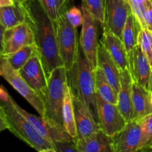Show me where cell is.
I'll return each mask as SVG.
<instances>
[{
    "mask_svg": "<svg viewBox=\"0 0 152 152\" xmlns=\"http://www.w3.org/2000/svg\"><path fill=\"white\" fill-rule=\"evenodd\" d=\"M39 152H59V151H58L57 150L55 149V148H48V149H44Z\"/></svg>",
    "mask_w": 152,
    "mask_h": 152,
    "instance_id": "ab89813d",
    "label": "cell"
},
{
    "mask_svg": "<svg viewBox=\"0 0 152 152\" xmlns=\"http://www.w3.org/2000/svg\"><path fill=\"white\" fill-rule=\"evenodd\" d=\"M117 105L126 121H130L133 116L132 79L128 68L120 71V86L117 93Z\"/></svg>",
    "mask_w": 152,
    "mask_h": 152,
    "instance_id": "e0dca14e",
    "label": "cell"
},
{
    "mask_svg": "<svg viewBox=\"0 0 152 152\" xmlns=\"http://www.w3.org/2000/svg\"><path fill=\"white\" fill-rule=\"evenodd\" d=\"M28 12L25 3L14 1L13 4L0 7V22L7 29L28 21Z\"/></svg>",
    "mask_w": 152,
    "mask_h": 152,
    "instance_id": "44dd1931",
    "label": "cell"
},
{
    "mask_svg": "<svg viewBox=\"0 0 152 152\" xmlns=\"http://www.w3.org/2000/svg\"><path fill=\"white\" fill-rule=\"evenodd\" d=\"M140 29L136 18L134 16L133 13H132L128 17L121 35V39L127 53L137 45L138 33Z\"/></svg>",
    "mask_w": 152,
    "mask_h": 152,
    "instance_id": "cb8c5ba5",
    "label": "cell"
},
{
    "mask_svg": "<svg viewBox=\"0 0 152 152\" xmlns=\"http://www.w3.org/2000/svg\"><path fill=\"white\" fill-rule=\"evenodd\" d=\"M13 3H14V1L13 0H0V7L11 5Z\"/></svg>",
    "mask_w": 152,
    "mask_h": 152,
    "instance_id": "74e56055",
    "label": "cell"
},
{
    "mask_svg": "<svg viewBox=\"0 0 152 152\" xmlns=\"http://www.w3.org/2000/svg\"><path fill=\"white\" fill-rule=\"evenodd\" d=\"M35 43L33 28L29 22H25L16 26L7 28L4 36L2 54L7 55L17 51L22 48Z\"/></svg>",
    "mask_w": 152,
    "mask_h": 152,
    "instance_id": "7c38bea8",
    "label": "cell"
},
{
    "mask_svg": "<svg viewBox=\"0 0 152 152\" xmlns=\"http://www.w3.org/2000/svg\"><path fill=\"white\" fill-rule=\"evenodd\" d=\"M6 129H8V126H7L4 117L0 114V132L6 130Z\"/></svg>",
    "mask_w": 152,
    "mask_h": 152,
    "instance_id": "d590c367",
    "label": "cell"
},
{
    "mask_svg": "<svg viewBox=\"0 0 152 152\" xmlns=\"http://www.w3.org/2000/svg\"><path fill=\"white\" fill-rule=\"evenodd\" d=\"M68 85L74 95L83 101L97 120L95 94V70L79 47L77 60L68 71Z\"/></svg>",
    "mask_w": 152,
    "mask_h": 152,
    "instance_id": "7a4b0ae2",
    "label": "cell"
},
{
    "mask_svg": "<svg viewBox=\"0 0 152 152\" xmlns=\"http://www.w3.org/2000/svg\"><path fill=\"white\" fill-rule=\"evenodd\" d=\"M82 7L87 10L103 29L105 26V0H82Z\"/></svg>",
    "mask_w": 152,
    "mask_h": 152,
    "instance_id": "4316f807",
    "label": "cell"
},
{
    "mask_svg": "<svg viewBox=\"0 0 152 152\" xmlns=\"http://www.w3.org/2000/svg\"><path fill=\"white\" fill-rule=\"evenodd\" d=\"M6 28L0 22V55L2 54L4 48V36Z\"/></svg>",
    "mask_w": 152,
    "mask_h": 152,
    "instance_id": "836d02e7",
    "label": "cell"
},
{
    "mask_svg": "<svg viewBox=\"0 0 152 152\" xmlns=\"http://www.w3.org/2000/svg\"><path fill=\"white\" fill-rule=\"evenodd\" d=\"M55 29L59 56L67 71H69L77 60L80 47L77 30L68 22L65 15L58 20Z\"/></svg>",
    "mask_w": 152,
    "mask_h": 152,
    "instance_id": "5b68a950",
    "label": "cell"
},
{
    "mask_svg": "<svg viewBox=\"0 0 152 152\" xmlns=\"http://www.w3.org/2000/svg\"><path fill=\"white\" fill-rule=\"evenodd\" d=\"M132 13L128 0H105L104 28L121 38L122 31Z\"/></svg>",
    "mask_w": 152,
    "mask_h": 152,
    "instance_id": "8fae6325",
    "label": "cell"
},
{
    "mask_svg": "<svg viewBox=\"0 0 152 152\" xmlns=\"http://www.w3.org/2000/svg\"><path fill=\"white\" fill-rule=\"evenodd\" d=\"M72 95L77 130V137L75 140L85 139L99 130V125L96 119L86 104L75 95L73 94Z\"/></svg>",
    "mask_w": 152,
    "mask_h": 152,
    "instance_id": "9a60e30c",
    "label": "cell"
},
{
    "mask_svg": "<svg viewBox=\"0 0 152 152\" xmlns=\"http://www.w3.org/2000/svg\"><path fill=\"white\" fill-rule=\"evenodd\" d=\"M151 105H152V94H151Z\"/></svg>",
    "mask_w": 152,
    "mask_h": 152,
    "instance_id": "7bdbcfd3",
    "label": "cell"
},
{
    "mask_svg": "<svg viewBox=\"0 0 152 152\" xmlns=\"http://www.w3.org/2000/svg\"><path fill=\"white\" fill-rule=\"evenodd\" d=\"M62 117L64 130L74 140L77 137V130L75 121L73 95L69 85H68L65 90V94L64 97L63 105H62Z\"/></svg>",
    "mask_w": 152,
    "mask_h": 152,
    "instance_id": "7402d4cb",
    "label": "cell"
},
{
    "mask_svg": "<svg viewBox=\"0 0 152 152\" xmlns=\"http://www.w3.org/2000/svg\"><path fill=\"white\" fill-rule=\"evenodd\" d=\"M81 152H115L113 139L100 129L85 139L74 141Z\"/></svg>",
    "mask_w": 152,
    "mask_h": 152,
    "instance_id": "ac0fdd59",
    "label": "cell"
},
{
    "mask_svg": "<svg viewBox=\"0 0 152 152\" xmlns=\"http://www.w3.org/2000/svg\"><path fill=\"white\" fill-rule=\"evenodd\" d=\"M21 77L43 101L48 88V77L39 53L34 54L19 71Z\"/></svg>",
    "mask_w": 152,
    "mask_h": 152,
    "instance_id": "30bf717a",
    "label": "cell"
},
{
    "mask_svg": "<svg viewBox=\"0 0 152 152\" xmlns=\"http://www.w3.org/2000/svg\"><path fill=\"white\" fill-rule=\"evenodd\" d=\"M9 100L15 108L25 117L27 120L33 126V127L47 140L54 145L57 142H71L74 141L73 138L66 133L64 129L59 125L56 124L48 118L37 116L28 113L22 108H21L13 98L10 96Z\"/></svg>",
    "mask_w": 152,
    "mask_h": 152,
    "instance_id": "ba28073f",
    "label": "cell"
},
{
    "mask_svg": "<svg viewBox=\"0 0 152 152\" xmlns=\"http://www.w3.org/2000/svg\"><path fill=\"white\" fill-rule=\"evenodd\" d=\"M0 114L5 120L8 130L36 151L39 152L48 148H54V145L43 137L13 107L9 99L0 100Z\"/></svg>",
    "mask_w": 152,
    "mask_h": 152,
    "instance_id": "3957f363",
    "label": "cell"
},
{
    "mask_svg": "<svg viewBox=\"0 0 152 152\" xmlns=\"http://www.w3.org/2000/svg\"><path fill=\"white\" fill-rule=\"evenodd\" d=\"M42 8L46 12L54 26L65 11L70 7V4L65 0H38Z\"/></svg>",
    "mask_w": 152,
    "mask_h": 152,
    "instance_id": "484cf974",
    "label": "cell"
},
{
    "mask_svg": "<svg viewBox=\"0 0 152 152\" xmlns=\"http://www.w3.org/2000/svg\"><path fill=\"white\" fill-rule=\"evenodd\" d=\"M148 91H150V93L152 94V66H151V76H150L149 88H148Z\"/></svg>",
    "mask_w": 152,
    "mask_h": 152,
    "instance_id": "f35d334b",
    "label": "cell"
},
{
    "mask_svg": "<svg viewBox=\"0 0 152 152\" xmlns=\"http://www.w3.org/2000/svg\"><path fill=\"white\" fill-rule=\"evenodd\" d=\"M141 136L140 120H131L123 130L112 137L114 151L137 152L139 149Z\"/></svg>",
    "mask_w": 152,
    "mask_h": 152,
    "instance_id": "5bb4252c",
    "label": "cell"
},
{
    "mask_svg": "<svg viewBox=\"0 0 152 152\" xmlns=\"http://www.w3.org/2000/svg\"><path fill=\"white\" fill-rule=\"evenodd\" d=\"M25 4L28 12L27 22L33 28L35 43L48 77L55 68L64 66L59 56L54 24L38 0H31Z\"/></svg>",
    "mask_w": 152,
    "mask_h": 152,
    "instance_id": "6da1fadb",
    "label": "cell"
},
{
    "mask_svg": "<svg viewBox=\"0 0 152 152\" xmlns=\"http://www.w3.org/2000/svg\"><path fill=\"white\" fill-rule=\"evenodd\" d=\"M95 99L99 129L108 136L112 137L124 129L128 122L116 104L106 102L96 93Z\"/></svg>",
    "mask_w": 152,
    "mask_h": 152,
    "instance_id": "52a82bcc",
    "label": "cell"
},
{
    "mask_svg": "<svg viewBox=\"0 0 152 152\" xmlns=\"http://www.w3.org/2000/svg\"><path fill=\"white\" fill-rule=\"evenodd\" d=\"M151 94L149 91L132 81V119L140 120L152 113Z\"/></svg>",
    "mask_w": 152,
    "mask_h": 152,
    "instance_id": "ffe728a7",
    "label": "cell"
},
{
    "mask_svg": "<svg viewBox=\"0 0 152 152\" xmlns=\"http://www.w3.org/2000/svg\"><path fill=\"white\" fill-rule=\"evenodd\" d=\"M9 96H10V95L8 94L7 91H6L2 86H0V100L8 101Z\"/></svg>",
    "mask_w": 152,
    "mask_h": 152,
    "instance_id": "e575fe53",
    "label": "cell"
},
{
    "mask_svg": "<svg viewBox=\"0 0 152 152\" xmlns=\"http://www.w3.org/2000/svg\"><path fill=\"white\" fill-rule=\"evenodd\" d=\"M95 90L96 93L104 100L117 105V92L98 67L95 69Z\"/></svg>",
    "mask_w": 152,
    "mask_h": 152,
    "instance_id": "603a6c76",
    "label": "cell"
},
{
    "mask_svg": "<svg viewBox=\"0 0 152 152\" xmlns=\"http://www.w3.org/2000/svg\"><path fill=\"white\" fill-rule=\"evenodd\" d=\"M143 17L146 29L152 33V1L145 8Z\"/></svg>",
    "mask_w": 152,
    "mask_h": 152,
    "instance_id": "d6a6232c",
    "label": "cell"
},
{
    "mask_svg": "<svg viewBox=\"0 0 152 152\" xmlns=\"http://www.w3.org/2000/svg\"><path fill=\"white\" fill-rule=\"evenodd\" d=\"M68 85V71L65 66L55 68L48 79L47 91L44 100L45 118L62 128V105Z\"/></svg>",
    "mask_w": 152,
    "mask_h": 152,
    "instance_id": "277c9868",
    "label": "cell"
},
{
    "mask_svg": "<svg viewBox=\"0 0 152 152\" xmlns=\"http://www.w3.org/2000/svg\"><path fill=\"white\" fill-rule=\"evenodd\" d=\"M128 69L132 81L148 90L151 66L138 44L128 53Z\"/></svg>",
    "mask_w": 152,
    "mask_h": 152,
    "instance_id": "4fadbf2b",
    "label": "cell"
},
{
    "mask_svg": "<svg viewBox=\"0 0 152 152\" xmlns=\"http://www.w3.org/2000/svg\"><path fill=\"white\" fill-rule=\"evenodd\" d=\"M97 67L118 93L120 86V71L100 41L97 53Z\"/></svg>",
    "mask_w": 152,
    "mask_h": 152,
    "instance_id": "d6986e66",
    "label": "cell"
},
{
    "mask_svg": "<svg viewBox=\"0 0 152 152\" xmlns=\"http://www.w3.org/2000/svg\"><path fill=\"white\" fill-rule=\"evenodd\" d=\"M100 42L103 45L120 71L128 68V53L121 38L111 31L103 28Z\"/></svg>",
    "mask_w": 152,
    "mask_h": 152,
    "instance_id": "2e32d148",
    "label": "cell"
},
{
    "mask_svg": "<svg viewBox=\"0 0 152 152\" xmlns=\"http://www.w3.org/2000/svg\"><path fill=\"white\" fill-rule=\"evenodd\" d=\"M13 1H17V2H22V3H25L27 2V1H30L31 0H13Z\"/></svg>",
    "mask_w": 152,
    "mask_h": 152,
    "instance_id": "60d3db41",
    "label": "cell"
},
{
    "mask_svg": "<svg viewBox=\"0 0 152 152\" xmlns=\"http://www.w3.org/2000/svg\"><path fill=\"white\" fill-rule=\"evenodd\" d=\"M39 53L36 43L22 48L17 51L7 55H4L13 69L19 71L28 60L36 53Z\"/></svg>",
    "mask_w": 152,
    "mask_h": 152,
    "instance_id": "d4e9b609",
    "label": "cell"
},
{
    "mask_svg": "<svg viewBox=\"0 0 152 152\" xmlns=\"http://www.w3.org/2000/svg\"><path fill=\"white\" fill-rule=\"evenodd\" d=\"M54 148L59 152H81L74 141L55 142Z\"/></svg>",
    "mask_w": 152,
    "mask_h": 152,
    "instance_id": "1f68e13d",
    "label": "cell"
},
{
    "mask_svg": "<svg viewBox=\"0 0 152 152\" xmlns=\"http://www.w3.org/2000/svg\"><path fill=\"white\" fill-rule=\"evenodd\" d=\"M0 77H3L16 91L19 92L38 112L39 115L45 118L44 101L28 86L21 77L19 71L13 69L4 55H0Z\"/></svg>",
    "mask_w": 152,
    "mask_h": 152,
    "instance_id": "8992f818",
    "label": "cell"
},
{
    "mask_svg": "<svg viewBox=\"0 0 152 152\" xmlns=\"http://www.w3.org/2000/svg\"><path fill=\"white\" fill-rule=\"evenodd\" d=\"M65 16L68 22L74 28H77L83 23V14L82 9H79L75 6L70 7L65 11Z\"/></svg>",
    "mask_w": 152,
    "mask_h": 152,
    "instance_id": "4dcf8cb0",
    "label": "cell"
},
{
    "mask_svg": "<svg viewBox=\"0 0 152 152\" xmlns=\"http://www.w3.org/2000/svg\"><path fill=\"white\" fill-rule=\"evenodd\" d=\"M137 152H152V141L147 145H145L142 149L137 151Z\"/></svg>",
    "mask_w": 152,
    "mask_h": 152,
    "instance_id": "8d00e7d4",
    "label": "cell"
},
{
    "mask_svg": "<svg viewBox=\"0 0 152 152\" xmlns=\"http://www.w3.org/2000/svg\"><path fill=\"white\" fill-rule=\"evenodd\" d=\"M65 1H66L67 3H68V4H70L71 3V0H65Z\"/></svg>",
    "mask_w": 152,
    "mask_h": 152,
    "instance_id": "b9f144b4",
    "label": "cell"
},
{
    "mask_svg": "<svg viewBox=\"0 0 152 152\" xmlns=\"http://www.w3.org/2000/svg\"><path fill=\"white\" fill-rule=\"evenodd\" d=\"M137 44L152 66V33L148 29H140L138 33Z\"/></svg>",
    "mask_w": 152,
    "mask_h": 152,
    "instance_id": "83f0119b",
    "label": "cell"
},
{
    "mask_svg": "<svg viewBox=\"0 0 152 152\" xmlns=\"http://www.w3.org/2000/svg\"><path fill=\"white\" fill-rule=\"evenodd\" d=\"M83 23L80 37V45L86 59L94 69L97 68V53L99 45L98 27L99 24L87 10L82 7Z\"/></svg>",
    "mask_w": 152,
    "mask_h": 152,
    "instance_id": "9c48e42d",
    "label": "cell"
},
{
    "mask_svg": "<svg viewBox=\"0 0 152 152\" xmlns=\"http://www.w3.org/2000/svg\"><path fill=\"white\" fill-rule=\"evenodd\" d=\"M140 122L142 136H141V141L138 151L142 149L152 141V113L142 117L140 120Z\"/></svg>",
    "mask_w": 152,
    "mask_h": 152,
    "instance_id": "f546056e",
    "label": "cell"
},
{
    "mask_svg": "<svg viewBox=\"0 0 152 152\" xmlns=\"http://www.w3.org/2000/svg\"><path fill=\"white\" fill-rule=\"evenodd\" d=\"M128 1L131 6L132 13L136 18L141 29L146 28L143 14L145 8L151 2L152 0H128Z\"/></svg>",
    "mask_w": 152,
    "mask_h": 152,
    "instance_id": "f1b7e54d",
    "label": "cell"
}]
</instances>
